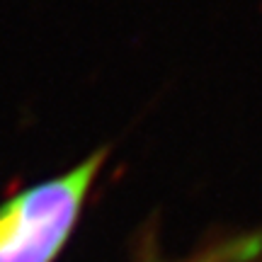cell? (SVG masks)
I'll use <instances>...</instances> for the list:
<instances>
[{
	"mask_svg": "<svg viewBox=\"0 0 262 262\" xmlns=\"http://www.w3.org/2000/svg\"><path fill=\"white\" fill-rule=\"evenodd\" d=\"M107 150L58 178L22 189L0 206V262H54L80 219Z\"/></svg>",
	"mask_w": 262,
	"mask_h": 262,
	"instance_id": "1",
	"label": "cell"
},
{
	"mask_svg": "<svg viewBox=\"0 0 262 262\" xmlns=\"http://www.w3.org/2000/svg\"><path fill=\"white\" fill-rule=\"evenodd\" d=\"M262 255V233H245L235 238H224L199 253L170 262H253ZM143 262H165V260H143Z\"/></svg>",
	"mask_w": 262,
	"mask_h": 262,
	"instance_id": "2",
	"label": "cell"
}]
</instances>
